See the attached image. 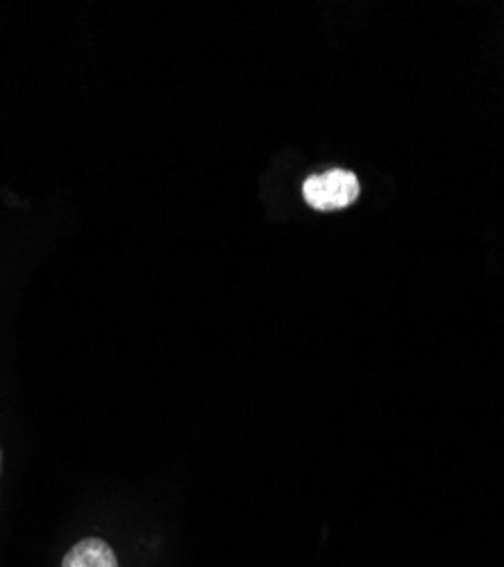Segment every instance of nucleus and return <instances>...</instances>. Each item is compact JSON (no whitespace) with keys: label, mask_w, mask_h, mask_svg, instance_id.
<instances>
[{"label":"nucleus","mask_w":504,"mask_h":567,"mask_svg":"<svg viewBox=\"0 0 504 567\" xmlns=\"http://www.w3.org/2000/svg\"><path fill=\"white\" fill-rule=\"evenodd\" d=\"M361 194L359 177L348 168L313 173L302 182V198L316 212H339L350 207Z\"/></svg>","instance_id":"1"},{"label":"nucleus","mask_w":504,"mask_h":567,"mask_svg":"<svg viewBox=\"0 0 504 567\" xmlns=\"http://www.w3.org/2000/svg\"><path fill=\"white\" fill-rule=\"evenodd\" d=\"M62 567H119V560L103 538H82L66 551Z\"/></svg>","instance_id":"2"},{"label":"nucleus","mask_w":504,"mask_h":567,"mask_svg":"<svg viewBox=\"0 0 504 567\" xmlns=\"http://www.w3.org/2000/svg\"><path fill=\"white\" fill-rule=\"evenodd\" d=\"M0 472H3V452H0Z\"/></svg>","instance_id":"3"}]
</instances>
